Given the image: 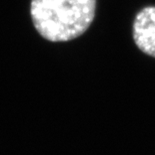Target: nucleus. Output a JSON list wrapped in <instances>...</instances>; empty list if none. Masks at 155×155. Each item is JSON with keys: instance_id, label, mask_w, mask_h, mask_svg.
Segmentation results:
<instances>
[{"instance_id": "nucleus-1", "label": "nucleus", "mask_w": 155, "mask_h": 155, "mask_svg": "<svg viewBox=\"0 0 155 155\" xmlns=\"http://www.w3.org/2000/svg\"><path fill=\"white\" fill-rule=\"evenodd\" d=\"M96 0H32L30 14L38 33L50 41H67L92 23Z\"/></svg>"}, {"instance_id": "nucleus-2", "label": "nucleus", "mask_w": 155, "mask_h": 155, "mask_svg": "<svg viewBox=\"0 0 155 155\" xmlns=\"http://www.w3.org/2000/svg\"><path fill=\"white\" fill-rule=\"evenodd\" d=\"M133 39L143 54L155 58V6L138 11L133 22Z\"/></svg>"}]
</instances>
